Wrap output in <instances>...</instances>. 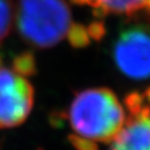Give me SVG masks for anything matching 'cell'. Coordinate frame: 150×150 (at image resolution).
Returning <instances> with one entry per match:
<instances>
[{"instance_id": "11", "label": "cell", "mask_w": 150, "mask_h": 150, "mask_svg": "<svg viewBox=\"0 0 150 150\" xmlns=\"http://www.w3.org/2000/svg\"><path fill=\"white\" fill-rule=\"evenodd\" d=\"M71 143L77 148V150H98L97 144L95 142L77 137V136H70Z\"/></svg>"}, {"instance_id": "3", "label": "cell", "mask_w": 150, "mask_h": 150, "mask_svg": "<svg viewBox=\"0 0 150 150\" xmlns=\"http://www.w3.org/2000/svg\"><path fill=\"white\" fill-rule=\"evenodd\" d=\"M34 102V90L25 76L0 64V129L20 125Z\"/></svg>"}, {"instance_id": "6", "label": "cell", "mask_w": 150, "mask_h": 150, "mask_svg": "<svg viewBox=\"0 0 150 150\" xmlns=\"http://www.w3.org/2000/svg\"><path fill=\"white\" fill-rule=\"evenodd\" d=\"M13 4L12 0H0V42L8 35L13 25Z\"/></svg>"}, {"instance_id": "2", "label": "cell", "mask_w": 150, "mask_h": 150, "mask_svg": "<svg viewBox=\"0 0 150 150\" xmlns=\"http://www.w3.org/2000/svg\"><path fill=\"white\" fill-rule=\"evenodd\" d=\"M71 19L65 0H19L17 28L31 46L49 49L60 43L67 35Z\"/></svg>"}, {"instance_id": "8", "label": "cell", "mask_w": 150, "mask_h": 150, "mask_svg": "<svg viewBox=\"0 0 150 150\" xmlns=\"http://www.w3.org/2000/svg\"><path fill=\"white\" fill-rule=\"evenodd\" d=\"M18 73L21 76H31L35 72V60L31 52L26 51L20 53L13 59V66H12Z\"/></svg>"}, {"instance_id": "10", "label": "cell", "mask_w": 150, "mask_h": 150, "mask_svg": "<svg viewBox=\"0 0 150 150\" xmlns=\"http://www.w3.org/2000/svg\"><path fill=\"white\" fill-rule=\"evenodd\" d=\"M86 30H88V33H89L90 39L92 38V39L96 40V42L102 40L103 37H104L105 33H106L104 23H103V21H99V20H95V21L90 23L89 26L86 27Z\"/></svg>"}, {"instance_id": "7", "label": "cell", "mask_w": 150, "mask_h": 150, "mask_svg": "<svg viewBox=\"0 0 150 150\" xmlns=\"http://www.w3.org/2000/svg\"><path fill=\"white\" fill-rule=\"evenodd\" d=\"M66 37L72 47L81 49V47H86L90 44V37L88 30L82 24L72 23Z\"/></svg>"}, {"instance_id": "9", "label": "cell", "mask_w": 150, "mask_h": 150, "mask_svg": "<svg viewBox=\"0 0 150 150\" xmlns=\"http://www.w3.org/2000/svg\"><path fill=\"white\" fill-rule=\"evenodd\" d=\"M124 103H125L127 109L131 114V116H138L142 110L143 96H141L138 92H131L125 97Z\"/></svg>"}, {"instance_id": "15", "label": "cell", "mask_w": 150, "mask_h": 150, "mask_svg": "<svg viewBox=\"0 0 150 150\" xmlns=\"http://www.w3.org/2000/svg\"><path fill=\"white\" fill-rule=\"evenodd\" d=\"M144 8H145V10L149 12V14H150V1H148V3L144 5Z\"/></svg>"}, {"instance_id": "13", "label": "cell", "mask_w": 150, "mask_h": 150, "mask_svg": "<svg viewBox=\"0 0 150 150\" xmlns=\"http://www.w3.org/2000/svg\"><path fill=\"white\" fill-rule=\"evenodd\" d=\"M138 118H149L150 117V106H143L141 112H139V115L136 116Z\"/></svg>"}, {"instance_id": "12", "label": "cell", "mask_w": 150, "mask_h": 150, "mask_svg": "<svg viewBox=\"0 0 150 150\" xmlns=\"http://www.w3.org/2000/svg\"><path fill=\"white\" fill-rule=\"evenodd\" d=\"M72 4L76 5H90V6H95V0H69Z\"/></svg>"}, {"instance_id": "1", "label": "cell", "mask_w": 150, "mask_h": 150, "mask_svg": "<svg viewBox=\"0 0 150 150\" xmlns=\"http://www.w3.org/2000/svg\"><path fill=\"white\" fill-rule=\"evenodd\" d=\"M67 118L74 136L95 143L112 142L125 123L118 98L106 88L79 92L69 108Z\"/></svg>"}, {"instance_id": "5", "label": "cell", "mask_w": 150, "mask_h": 150, "mask_svg": "<svg viewBox=\"0 0 150 150\" xmlns=\"http://www.w3.org/2000/svg\"><path fill=\"white\" fill-rule=\"evenodd\" d=\"M109 150H150V118L131 116Z\"/></svg>"}, {"instance_id": "4", "label": "cell", "mask_w": 150, "mask_h": 150, "mask_svg": "<svg viewBox=\"0 0 150 150\" xmlns=\"http://www.w3.org/2000/svg\"><path fill=\"white\" fill-rule=\"evenodd\" d=\"M118 70L135 81L150 78V34L143 27H131L120 33L114 45Z\"/></svg>"}, {"instance_id": "14", "label": "cell", "mask_w": 150, "mask_h": 150, "mask_svg": "<svg viewBox=\"0 0 150 150\" xmlns=\"http://www.w3.org/2000/svg\"><path fill=\"white\" fill-rule=\"evenodd\" d=\"M143 98H145V99L148 100V103L150 104V88H148V89L144 91V93H143Z\"/></svg>"}]
</instances>
